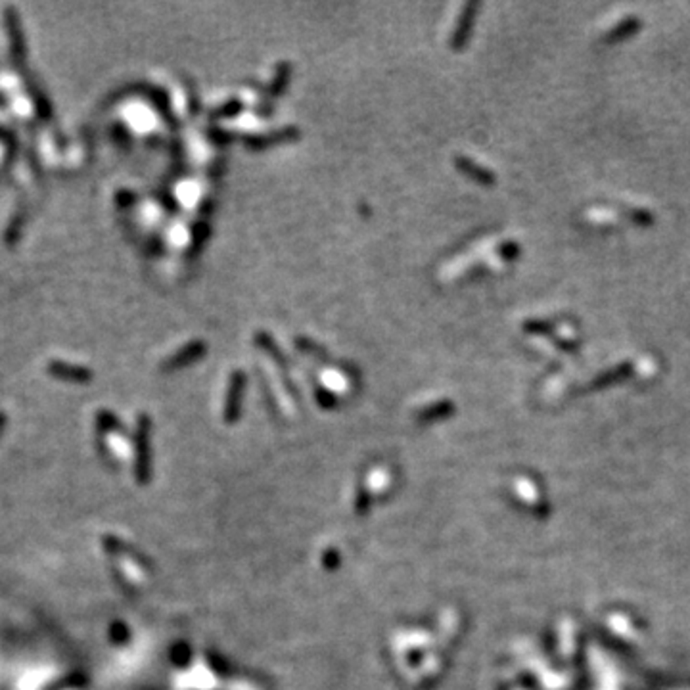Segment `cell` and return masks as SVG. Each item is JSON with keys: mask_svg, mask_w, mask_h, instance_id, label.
I'll return each instance as SVG.
<instances>
[{"mask_svg": "<svg viewBox=\"0 0 690 690\" xmlns=\"http://www.w3.org/2000/svg\"><path fill=\"white\" fill-rule=\"evenodd\" d=\"M296 131L294 129H284L280 132H270L267 137H259L257 140H249L251 146H269L275 144V142H280V140H290V137H294Z\"/></svg>", "mask_w": 690, "mask_h": 690, "instance_id": "cell-1", "label": "cell"}]
</instances>
